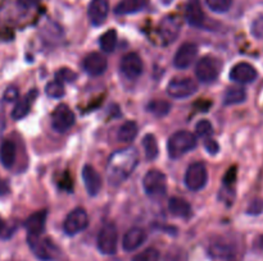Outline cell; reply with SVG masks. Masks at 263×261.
Here are the masks:
<instances>
[{
  "instance_id": "cell-3",
  "label": "cell",
  "mask_w": 263,
  "mask_h": 261,
  "mask_svg": "<svg viewBox=\"0 0 263 261\" xmlns=\"http://www.w3.org/2000/svg\"><path fill=\"white\" fill-rule=\"evenodd\" d=\"M222 69V63L220 59L213 56H203L195 66V74L200 82L212 83L218 78Z\"/></svg>"
},
{
  "instance_id": "cell-6",
  "label": "cell",
  "mask_w": 263,
  "mask_h": 261,
  "mask_svg": "<svg viewBox=\"0 0 263 261\" xmlns=\"http://www.w3.org/2000/svg\"><path fill=\"white\" fill-rule=\"evenodd\" d=\"M118 232L113 223H107L98 234V248L104 255H113L117 251Z\"/></svg>"
},
{
  "instance_id": "cell-30",
  "label": "cell",
  "mask_w": 263,
  "mask_h": 261,
  "mask_svg": "<svg viewBox=\"0 0 263 261\" xmlns=\"http://www.w3.org/2000/svg\"><path fill=\"white\" fill-rule=\"evenodd\" d=\"M210 253L213 257L226 258L233 255V247L226 242H213L210 246Z\"/></svg>"
},
{
  "instance_id": "cell-1",
  "label": "cell",
  "mask_w": 263,
  "mask_h": 261,
  "mask_svg": "<svg viewBox=\"0 0 263 261\" xmlns=\"http://www.w3.org/2000/svg\"><path fill=\"white\" fill-rule=\"evenodd\" d=\"M138 161L139 154L134 147H126L113 153L107 165V177L109 183L118 186L125 182L134 173Z\"/></svg>"
},
{
  "instance_id": "cell-2",
  "label": "cell",
  "mask_w": 263,
  "mask_h": 261,
  "mask_svg": "<svg viewBox=\"0 0 263 261\" xmlns=\"http://www.w3.org/2000/svg\"><path fill=\"white\" fill-rule=\"evenodd\" d=\"M197 146V138L189 130H177L170 137L167 148L168 155L172 159H179L182 155L192 151Z\"/></svg>"
},
{
  "instance_id": "cell-20",
  "label": "cell",
  "mask_w": 263,
  "mask_h": 261,
  "mask_svg": "<svg viewBox=\"0 0 263 261\" xmlns=\"http://www.w3.org/2000/svg\"><path fill=\"white\" fill-rule=\"evenodd\" d=\"M146 240V233L141 228H131L125 233L122 246L125 251H134L140 247Z\"/></svg>"
},
{
  "instance_id": "cell-34",
  "label": "cell",
  "mask_w": 263,
  "mask_h": 261,
  "mask_svg": "<svg viewBox=\"0 0 263 261\" xmlns=\"http://www.w3.org/2000/svg\"><path fill=\"white\" fill-rule=\"evenodd\" d=\"M195 130H197V135L200 136L203 138H208L213 132L212 123L207 119H203L200 122L197 123V127H195Z\"/></svg>"
},
{
  "instance_id": "cell-45",
  "label": "cell",
  "mask_w": 263,
  "mask_h": 261,
  "mask_svg": "<svg viewBox=\"0 0 263 261\" xmlns=\"http://www.w3.org/2000/svg\"><path fill=\"white\" fill-rule=\"evenodd\" d=\"M261 246L263 247V235L261 237Z\"/></svg>"
},
{
  "instance_id": "cell-40",
  "label": "cell",
  "mask_w": 263,
  "mask_h": 261,
  "mask_svg": "<svg viewBox=\"0 0 263 261\" xmlns=\"http://www.w3.org/2000/svg\"><path fill=\"white\" fill-rule=\"evenodd\" d=\"M204 147L211 155H216L218 153V150H220V146H218L217 141L213 140V138H205Z\"/></svg>"
},
{
  "instance_id": "cell-16",
  "label": "cell",
  "mask_w": 263,
  "mask_h": 261,
  "mask_svg": "<svg viewBox=\"0 0 263 261\" xmlns=\"http://www.w3.org/2000/svg\"><path fill=\"white\" fill-rule=\"evenodd\" d=\"M46 214L45 210L35 212L31 216L27 217L25 222V228L27 230V237H40L45 229V223H46Z\"/></svg>"
},
{
  "instance_id": "cell-21",
  "label": "cell",
  "mask_w": 263,
  "mask_h": 261,
  "mask_svg": "<svg viewBox=\"0 0 263 261\" xmlns=\"http://www.w3.org/2000/svg\"><path fill=\"white\" fill-rule=\"evenodd\" d=\"M168 210L174 216L181 217V219H187L193 215L192 206L186 200L181 197H172L168 201Z\"/></svg>"
},
{
  "instance_id": "cell-12",
  "label": "cell",
  "mask_w": 263,
  "mask_h": 261,
  "mask_svg": "<svg viewBox=\"0 0 263 261\" xmlns=\"http://www.w3.org/2000/svg\"><path fill=\"white\" fill-rule=\"evenodd\" d=\"M198 48L193 42H185L177 49L174 56V66L179 69H186L187 67L194 63L197 58Z\"/></svg>"
},
{
  "instance_id": "cell-28",
  "label": "cell",
  "mask_w": 263,
  "mask_h": 261,
  "mask_svg": "<svg viewBox=\"0 0 263 261\" xmlns=\"http://www.w3.org/2000/svg\"><path fill=\"white\" fill-rule=\"evenodd\" d=\"M146 109H148L149 113L156 115V117H164L171 110V104L166 101V100H152L148 104V106H146Z\"/></svg>"
},
{
  "instance_id": "cell-14",
  "label": "cell",
  "mask_w": 263,
  "mask_h": 261,
  "mask_svg": "<svg viewBox=\"0 0 263 261\" xmlns=\"http://www.w3.org/2000/svg\"><path fill=\"white\" fill-rule=\"evenodd\" d=\"M109 13V0H91L87 8V15L92 26H102Z\"/></svg>"
},
{
  "instance_id": "cell-4",
  "label": "cell",
  "mask_w": 263,
  "mask_h": 261,
  "mask_svg": "<svg viewBox=\"0 0 263 261\" xmlns=\"http://www.w3.org/2000/svg\"><path fill=\"white\" fill-rule=\"evenodd\" d=\"M27 242L32 252L37 258L43 261L55 260L59 255V250L55 243L48 237H27Z\"/></svg>"
},
{
  "instance_id": "cell-9",
  "label": "cell",
  "mask_w": 263,
  "mask_h": 261,
  "mask_svg": "<svg viewBox=\"0 0 263 261\" xmlns=\"http://www.w3.org/2000/svg\"><path fill=\"white\" fill-rule=\"evenodd\" d=\"M143 187L149 196H163L167 191L166 176L157 169H152L144 176Z\"/></svg>"
},
{
  "instance_id": "cell-25",
  "label": "cell",
  "mask_w": 263,
  "mask_h": 261,
  "mask_svg": "<svg viewBox=\"0 0 263 261\" xmlns=\"http://www.w3.org/2000/svg\"><path fill=\"white\" fill-rule=\"evenodd\" d=\"M139 132L138 124L133 120H128V122L123 123L122 125L120 127V130H118V141L123 143H130L133 142L134 140L136 138Z\"/></svg>"
},
{
  "instance_id": "cell-35",
  "label": "cell",
  "mask_w": 263,
  "mask_h": 261,
  "mask_svg": "<svg viewBox=\"0 0 263 261\" xmlns=\"http://www.w3.org/2000/svg\"><path fill=\"white\" fill-rule=\"evenodd\" d=\"M164 261H189L187 260V253L182 248L174 247L167 252Z\"/></svg>"
},
{
  "instance_id": "cell-33",
  "label": "cell",
  "mask_w": 263,
  "mask_h": 261,
  "mask_svg": "<svg viewBox=\"0 0 263 261\" xmlns=\"http://www.w3.org/2000/svg\"><path fill=\"white\" fill-rule=\"evenodd\" d=\"M161 260V253L157 248L149 247L146 250L141 251L138 255L134 256L133 261H159Z\"/></svg>"
},
{
  "instance_id": "cell-43",
  "label": "cell",
  "mask_w": 263,
  "mask_h": 261,
  "mask_svg": "<svg viewBox=\"0 0 263 261\" xmlns=\"http://www.w3.org/2000/svg\"><path fill=\"white\" fill-rule=\"evenodd\" d=\"M3 128H4V115H3V109L0 105V132L3 130Z\"/></svg>"
},
{
  "instance_id": "cell-27",
  "label": "cell",
  "mask_w": 263,
  "mask_h": 261,
  "mask_svg": "<svg viewBox=\"0 0 263 261\" xmlns=\"http://www.w3.org/2000/svg\"><path fill=\"white\" fill-rule=\"evenodd\" d=\"M143 147L144 151H145V158L146 160L152 161L158 156L159 148H158V142H157L156 136L153 135H146L145 137L143 138Z\"/></svg>"
},
{
  "instance_id": "cell-38",
  "label": "cell",
  "mask_w": 263,
  "mask_h": 261,
  "mask_svg": "<svg viewBox=\"0 0 263 261\" xmlns=\"http://www.w3.org/2000/svg\"><path fill=\"white\" fill-rule=\"evenodd\" d=\"M74 78H76V73H73V72H71L69 69L64 68V69H61V71L57 73V79H59V81H74Z\"/></svg>"
},
{
  "instance_id": "cell-18",
  "label": "cell",
  "mask_w": 263,
  "mask_h": 261,
  "mask_svg": "<svg viewBox=\"0 0 263 261\" xmlns=\"http://www.w3.org/2000/svg\"><path fill=\"white\" fill-rule=\"evenodd\" d=\"M84 69L91 76H100L107 71V59L99 53H90L84 59Z\"/></svg>"
},
{
  "instance_id": "cell-8",
  "label": "cell",
  "mask_w": 263,
  "mask_h": 261,
  "mask_svg": "<svg viewBox=\"0 0 263 261\" xmlns=\"http://www.w3.org/2000/svg\"><path fill=\"white\" fill-rule=\"evenodd\" d=\"M89 225V215L82 207H76L67 215L63 223V230L68 235H76L81 233Z\"/></svg>"
},
{
  "instance_id": "cell-36",
  "label": "cell",
  "mask_w": 263,
  "mask_h": 261,
  "mask_svg": "<svg viewBox=\"0 0 263 261\" xmlns=\"http://www.w3.org/2000/svg\"><path fill=\"white\" fill-rule=\"evenodd\" d=\"M263 211V200L262 199H254L253 201L249 204L247 212L249 215H258Z\"/></svg>"
},
{
  "instance_id": "cell-22",
  "label": "cell",
  "mask_w": 263,
  "mask_h": 261,
  "mask_svg": "<svg viewBox=\"0 0 263 261\" xmlns=\"http://www.w3.org/2000/svg\"><path fill=\"white\" fill-rule=\"evenodd\" d=\"M15 156H17V147H15L14 142L10 140L3 141L0 145V161H2L3 166L5 168H12L14 165Z\"/></svg>"
},
{
  "instance_id": "cell-29",
  "label": "cell",
  "mask_w": 263,
  "mask_h": 261,
  "mask_svg": "<svg viewBox=\"0 0 263 261\" xmlns=\"http://www.w3.org/2000/svg\"><path fill=\"white\" fill-rule=\"evenodd\" d=\"M99 44L103 51H105V53H112L116 49V45H117V32H116V30H109L103 33L100 36Z\"/></svg>"
},
{
  "instance_id": "cell-15",
  "label": "cell",
  "mask_w": 263,
  "mask_h": 261,
  "mask_svg": "<svg viewBox=\"0 0 263 261\" xmlns=\"http://www.w3.org/2000/svg\"><path fill=\"white\" fill-rule=\"evenodd\" d=\"M257 76L258 73H257L256 68L246 61L235 64L230 71V78L238 83H251L257 78Z\"/></svg>"
},
{
  "instance_id": "cell-11",
  "label": "cell",
  "mask_w": 263,
  "mask_h": 261,
  "mask_svg": "<svg viewBox=\"0 0 263 261\" xmlns=\"http://www.w3.org/2000/svg\"><path fill=\"white\" fill-rule=\"evenodd\" d=\"M74 124V114L71 107L66 104H61L54 109L51 114V127L57 132L64 133Z\"/></svg>"
},
{
  "instance_id": "cell-13",
  "label": "cell",
  "mask_w": 263,
  "mask_h": 261,
  "mask_svg": "<svg viewBox=\"0 0 263 261\" xmlns=\"http://www.w3.org/2000/svg\"><path fill=\"white\" fill-rule=\"evenodd\" d=\"M121 72L130 79H135L143 73V60L136 53H128L121 59Z\"/></svg>"
},
{
  "instance_id": "cell-32",
  "label": "cell",
  "mask_w": 263,
  "mask_h": 261,
  "mask_svg": "<svg viewBox=\"0 0 263 261\" xmlns=\"http://www.w3.org/2000/svg\"><path fill=\"white\" fill-rule=\"evenodd\" d=\"M205 4L212 12L226 13L230 10L233 0H205Z\"/></svg>"
},
{
  "instance_id": "cell-7",
  "label": "cell",
  "mask_w": 263,
  "mask_h": 261,
  "mask_svg": "<svg viewBox=\"0 0 263 261\" xmlns=\"http://www.w3.org/2000/svg\"><path fill=\"white\" fill-rule=\"evenodd\" d=\"M184 181L187 188L192 191H199V189L204 188L208 181L207 166L202 161L193 163L185 173Z\"/></svg>"
},
{
  "instance_id": "cell-24",
  "label": "cell",
  "mask_w": 263,
  "mask_h": 261,
  "mask_svg": "<svg viewBox=\"0 0 263 261\" xmlns=\"http://www.w3.org/2000/svg\"><path fill=\"white\" fill-rule=\"evenodd\" d=\"M148 0H121L116 7L115 12L117 14H133L145 8Z\"/></svg>"
},
{
  "instance_id": "cell-41",
  "label": "cell",
  "mask_w": 263,
  "mask_h": 261,
  "mask_svg": "<svg viewBox=\"0 0 263 261\" xmlns=\"http://www.w3.org/2000/svg\"><path fill=\"white\" fill-rule=\"evenodd\" d=\"M235 178H236V171H235V168H231L230 170L226 173V176L223 177V184H226L228 187H230L231 184L235 182Z\"/></svg>"
},
{
  "instance_id": "cell-17",
  "label": "cell",
  "mask_w": 263,
  "mask_h": 261,
  "mask_svg": "<svg viewBox=\"0 0 263 261\" xmlns=\"http://www.w3.org/2000/svg\"><path fill=\"white\" fill-rule=\"evenodd\" d=\"M82 179H84L85 188L90 196H97L102 189V178L99 173L91 165H85L82 168Z\"/></svg>"
},
{
  "instance_id": "cell-19",
  "label": "cell",
  "mask_w": 263,
  "mask_h": 261,
  "mask_svg": "<svg viewBox=\"0 0 263 261\" xmlns=\"http://www.w3.org/2000/svg\"><path fill=\"white\" fill-rule=\"evenodd\" d=\"M36 97H37V90L33 89L31 90L30 92L25 95V97H22L21 100H18L15 106L13 107V112H12V118L14 120H20L22 118H25L26 115L30 113L31 106L32 104L35 102Z\"/></svg>"
},
{
  "instance_id": "cell-44",
  "label": "cell",
  "mask_w": 263,
  "mask_h": 261,
  "mask_svg": "<svg viewBox=\"0 0 263 261\" xmlns=\"http://www.w3.org/2000/svg\"><path fill=\"white\" fill-rule=\"evenodd\" d=\"M3 228H4V222H3V219L0 217V233L3 232Z\"/></svg>"
},
{
  "instance_id": "cell-26",
  "label": "cell",
  "mask_w": 263,
  "mask_h": 261,
  "mask_svg": "<svg viewBox=\"0 0 263 261\" xmlns=\"http://www.w3.org/2000/svg\"><path fill=\"white\" fill-rule=\"evenodd\" d=\"M247 99V92L243 87H230L223 96V104L235 105L244 102Z\"/></svg>"
},
{
  "instance_id": "cell-23",
  "label": "cell",
  "mask_w": 263,
  "mask_h": 261,
  "mask_svg": "<svg viewBox=\"0 0 263 261\" xmlns=\"http://www.w3.org/2000/svg\"><path fill=\"white\" fill-rule=\"evenodd\" d=\"M186 19L194 27H203L205 20V15L200 8L199 3L197 0H193L186 8Z\"/></svg>"
},
{
  "instance_id": "cell-42",
  "label": "cell",
  "mask_w": 263,
  "mask_h": 261,
  "mask_svg": "<svg viewBox=\"0 0 263 261\" xmlns=\"http://www.w3.org/2000/svg\"><path fill=\"white\" fill-rule=\"evenodd\" d=\"M40 2L41 0H17L18 5L22 8H26V9L35 7V5H37Z\"/></svg>"
},
{
  "instance_id": "cell-31",
  "label": "cell",
  "mask_w": 263,
  "mask_h": 261,
  "mask_svg": "<svg viewBox=\"0 0 263 261\" xmlns=\"http://www.w3.org/2000/svg\"><path fill=\"white\" fill-rule=\"evenodd\" d=\"M45 92L48 96L54 97V99H61L64 96V86L63 82L55 79V81H51L46 84Z\"/></svg>"
},
{
  "instance_id": "cell-39",
  "label": "cell",
  "mask_w": 263,
  "mask_h": 261,
  "mask_svg": "<svg viewBox=\"0 0 263 261\" xmlns=\"http://www.w3.org/2000/svg\"><path fill=\"white\" fill-rule=\"evenodd\" d=\"M18 89L15 86H9L7 90H5L4 92V96H3V99L5 100V101L8 102H13L15 101V100H18Z\"/></svg>"
},
{
  "instance_id": "cell-10",
  "label": "cell",
  "mask_w": 263,
  "mask_h": 261,
  "mask_svg": "<svg viewBox=\"0 0 263 261\" xmlns=\"http://www.w3.org/2000/svg\"><path fill=\"white\" fill-rule=\"evenodd\" d=\"M197 83L189 77H179L174 78L167 86V94L174 99H185L197 92Z\"/></svg>"
},
{
  "instance_id": "cell-5",
  "label": "cell",
  "mask_w": 263,
  "mask_h": 261,
  "mask_svg": "<svg viewBox=\"0 0 263 261\" xmlns=\"http://www.w3.org/2000/svg\"><path fill=\"white\" fill-rule=\"evenodd\" d=\"M182 27V19L179 15H166L163 19L159 22L158 35L162 44L170 45L174 42L180 35V31Z\"/></svg>"
},
{
  "instance_id": "cell-37",
  "label": "cell",
  "mask_w": 263,
  "mask_h": 261,
  "mask_svg": "<svg viewBox=\"0 0 263 261\" xmlns=\"http://www.w3.org/2000/svg\"><path fill=\"white\" fill-rule=\"evenodd\" d=\"M252 33L257 38H263V17H258L252 25Z\"/></svg>"
}]
</instances>
